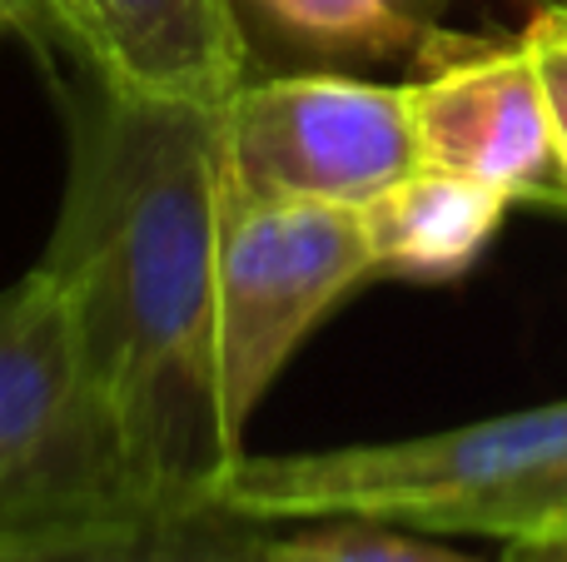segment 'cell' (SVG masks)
<instances>
[{
  "label": "cell",
  "instance_id": "obj_12",
  "mask_svg": "<svg viewBox=\"0 0 567 562\" xmlns=\"http://www.w3.org/2000/svg\"><path fill=\"white\" fill-rule=\"evenodd\" d=\"M533 65L543 80V100H548V119H553V149H558V169L567 185V0L563 6H543L538 15L523 30Z\"/></svg>",
  "mask_w": 567,
  "mask_h": 562
},
{
  "label": "cell",
  "instance_id": "obj_13",
  "mask_svg": "<svg viewBox=\"0 0 567 562\" xmlns=\"http://www.w3.org/2000/svg\"><path fill=\"white\" fill-rule=\"evenodd\" d=\"M543 533H567V464L553 468L548 478H538L518 498L503 543H513V538H543Z\"/></svg>",
  "mask_w": 567,
  "mask_h": 562
},
{
  "label": "cell",
  "instance_id": "obj_10",
  "mask_svg": "<svg viewBox=\"0 0 567 562\" xmlns=\"http://www.w3.org/2000/svg\"><path fill=\"white\" fill-rule=\"evenodd\" d=\"M265 543L269 523L229 513L225 503H195L95 533L0 543V562H255Z\"/></svg>",
  "mask_w": 567,
  "mask_h": 562
},
{
  "label": "cell",
  "instance_id": "obj_7",
  "mask_svg": "<svg viewBox=\"0 0 567 562\" xmlns=\"http://www.w3.org/2000/svg\"><path fill=\"white\" fill-rule=\"evenodd\" d=\"M35 35L130 100L225 110L255 75L235 0H35Z\"/></svg>",
  "mask_w": 567,
  "mask_h": 562
},
{
  "label": "cell",
  "instance_id": "obj_14",
  "mask_svg": "<svg viewBox=\"0 0 567 562\" xmlns=\"http://www.w3.org/2000/svg\"><path fill=\"white\" fill-rule=\"evenodd\" d=\"M503 562H567V533H543V538H513Z\"/></svg>",
  "mask_w": 567,
  "mask_h": 562
},
{
  "label": "cell",
  "instance_id": "obj_8",
  "mask_svg": "<svg viewBox=\"0 0 567 562\" xmlns=\"http://www.w3.org/2000/svg\"><path fill=\"white\" fill-rule=\"evenodd\" d=\"M508 209L513 199L483 179L419 165L399 185L359 205V219L379 274L449 284L468 274L473 259L498 239Z\"/></svg>",
  "mask_w": 567,
  "mask_h": 562
},
{
  "label": "cell",
  "instance_id": "obj_9",
  "mask_svg": "<svg viewBox=\"0 0 567 562\" xmlns=\"http://www.w3.org/2000/svg\"><path fill=\"white\" fill-rule=\"evenodd\" d=\"M443 6L449 0H235V15L255 70L259 60L275 70H343L419 60L439 35Z\"/></svg>",
  "mask_w": 567,
  "mask_h": 562
},
{
  "label": "cell",
  "instance_id": "obj_16",
  "mask_svg": "<svg viewBox=\"0 0 567 562\" xmlns=\"http://www.w3.org/2000/svg\"><path fill=\"white\" fill-rule=\"evenodd\" d=\"M533 6H563V0H533Z\"/></svg>",
  "mask_w": 567,
  "mask_h": 562
},
{
  "label": "cell",
  "instance_id": "obj_5",
  "mask_svg": "<svg viewBox=\"0 0 567 562\" xmlns=\"http://www.w3.org/2000/svg\"><path fill=\"white\" fill-rule=\"evenodd\" d=\"M219 119L229 185L255 199L359 209L419 169L409 90L349 70L249 75Z\"/></svg>",
  "mask_w": 567,
  "mask_h": 562
},
{
  "label": "cell",
  "instance_id": "obj_15",
  "mask_svg": "<svg viewBox=\"0 0 567 562\" xmlns=\"http://www.w3.org/2000/svg\"><path fill=\"white\" fill-rule=\"evenodd\" d=\"M6 30L35 35V0H0V35H6Z\"/></svg>",
  "mask_w": 567,
  "mask_h": 562
},
{
  "label": "cell",
  "instance_id": "obj_3",
  "mask_svg": "<svg viewBox=\"0 0 567 562\" xmlns=\"http://www.w3.org/2000/svg\"><path fill=\"white\" fill-rule=\"evenodd\" d=\"M175 513L145 488L45 269L0 289V543Z\"/></svg>",
  "mask_w": 567,
  "mask_h": 562
},
{
  "label": "cell",
  "instance_id": "obj_4",
  "mask_svg": "<svg viewBox=\"0 0 567 562\" xmlns=\"http://www.w3.org/2000/svg\"><path fill=\"white\" fill-rule=\"evenodd\" d=\"M379 279L359 209L255 199L229 185L215 269V368L229 434L245 428L299 344Z\"/></svg>",
  "mask_w": 567,
  "mask_h": 562
},
{
  "label": "cell",
  "instance_id": "obj_1",
  "mask_svg": "<svg viewBox=\"0 0 567 562\" xmlns=\"http://www.w3.org/2000/svg\"><path fill=\"white\" fill-rule=\"evenodd\" d=\"M225 119L205 105L70 100V169L50 249L125 454L165 508L215 503L245 444L229 434L215 368V269L225 225Z\"/></svg>",
  "mask_w": 567,
  "mask_h": 562
},
{
  "label": "cell",
  "instance_id": "obj_6",
  "mask_svg": "<svg viewBox=\"0 0 567 562\" xmlns=\"http://www.w3.org/2000/svg\"><path fill=\"white\" fill-rule=\"evenodd\" d=\"M419 165L503 189L513 205H567L553 119L528 45L433 35L409 85Z\"/></svg>",
  "mask_w": 567,
  "mask_h": 562
},
{
  "label": "cell",
  "instance_id": "obj_11",
  "mask_svg": "<svg viewBox=\"0 0 567 562\" xmlns=\"http://www.w3.org/2000/svg\"><path fill=\"white\" fill-rule=\"evenodd\" d=\"M255 562H478V558H463L453 548L393 533L389 523L333 518V523L303 528V533H289V538L269 533V543L259 548Z\"/></svg>",
  "mask_w": 567,
  "mask_h": 562
},
{
  "label": "cell",
  "instance_id": "obj_2",
  "mask_svg": "<svg viewBox=\"0 0 567 562\" xmlns=\"http://www.w3.org/2000/svg\"><path fill=\"white\" fill-rule=\"evenodd\" d=\"M567 464V398L399 444L323 454H239L215 503L255 523H403L419 533L508 538L513 508Z\"/></svg>",
  "mask_w": 567,
  "mask_h": 562
}]
</instances>
